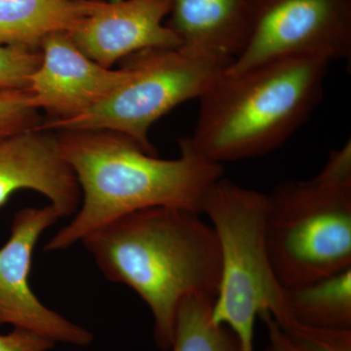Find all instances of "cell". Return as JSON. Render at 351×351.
<instances>
[{
    "mask_svg": "<svg viewBox=\"0 0 351 351\" xmlns=\"http://www.w3.org/2000/svg\"><path fill=\"white\" fill-rule=\"evenodd\" d=\"M331 62L301 55L225 73L198 99L189 142L221 165L276 151L320 103Z\"/></svg>",
    "mask_w": 351,
    "mask_h": 351,
    "instance_id": "3",
    "label": "cell"
},
{
    "mask_svg": "<svg viewBox=\"0 0 351 351\" xmlns=\"http://www.w3.org/2000/svg\"><path fill=\"white\" fill-rule=\"evenodd\" d=\"M282 330L307 351H351V329L308 326L293 320Z\"/></svg>",
    "mask_w": 351,
    "mask_h": 351,
    "instance_id": "18",
    "label": "cell"
},
{
    "mask_svg": "<svg viewBox=\"0 0 351 351\" xmlns=\"http://www.w3.org/2000/svg\"><path fill=\"white\" fill-rule=\"evenodd\" d=\"M126 59L130 77L110 96L75 119L43 122L38 130L117 132L156 154L149 142L151 127L184 101L198 100L234 61L184 46L143 50Z\"/></svg>",
    "mask_w": 351,
    "mask_h": 351,
    "instance_id": "6",
    "label": "cell"
},
{
    "mask_svg": "<svg viewBox=\"0 0 351 351\" xmlns=\"http://www.w3.org/2000/svg\"><path fill=\"white\" fill-rule=\"evenodd\" d=\"M169 0H86L84 15L69 32L78 48L104 68L152 48H178L179 36L164 23Z\"/></svg>",
    "mask_w": 351,
    "mask_h": 351,
    "instance_id": "10",
    "label": "cell"
},
{
    "mask_svg": "<svg viewBox=\"0 0 351 351\" xmlns=\"http://www.w3.org/2000/svg\"><path fill=\"white\" fill-rule=\"evenodd\" d=\"M29 100L27 88L0 90V138L36 130L43 123L38 110L32 107Z\"/></svg>",
    "mask_w": 351,
    "mask_h": 351,
    "instance_id": "16",
    "label": "cell"
},
{
    "mask_svg": "<svg viewBox=\"0 0 351 351\" xmlns=\"http://www.w3.org/2000/svg\"><path fill=\"white\" fill-rule=\"evenodd\" d=\"M301 55L350 60L351 0H255L248 43L226 73Z\"/></svg>",
    "mask_w": 351,
    "mask_h": 351,
    "instance_id": "7",
    "label": "cell"
},
{
    "mask_svg": "<svg viewBox=\"0 0 351 351\" xmlns=\"http://www.w3.org/2000/svg\"><path fill=\"white\" fill-rule=\"evenodd\" d=\"M258 317L262 318V320L265 322V327H267V351H307L304 346H302L291 338V337H289L279 327V325L270 316L269 313H262Z\"/></svg>",
    "mask_w": 351,
    "mask_h": 351,
    "instance_id": "20",
    "label": "cell"
},
{
    "mask_svg": "<svg viewBox=\"0 0 351 351\" xmlns=\"http://www.w3.org/2000/svg\"><path fill=\"white\" fill-rule=\"evenodd\" d=\"M293 319L308 326L351 329V267L313 282L284 288Z\"/></svg>",
    "mask_w": 351,
    "mask_h": 351,
    "instance_id": "14",
    "label": "cell"
},
{
    "mask_svg": "<svg viewBox=\"0 0 351 351\" xmlns=\"http://www.w3.org/2000/svg\"><path fill=\"white\" fill-rule=\"evenodd\" d=\"M55 345L51 339L23 328L0 335V351H50Z\"/></svg>",
    "mask_w": 351,
    "mask_h": 351,
    "instance_id": "19",
    "label": "cell"
},
{
    "mask_svg": "<svg viewBox=\"0 0 351 351\" xmlns=\"http://www.w3.org/2000/svg\"><path fill=\"white\" fill-rule=\"evenodd\" d=\"M43 61L40 50L0 45V90L25 89Z\"/></svg>",
    "mask_w": 351,
    "mask_h": 351,
    "instance_id": "17",
    "label": "cell"
},
{
    "mask_svg": "<svg viewBox=\"0 0 351 351\" xmlns=\"http://www.w3.org/2000/svg\"><path fill=\"white\" fill-rule=\"evenodd\" d=\"M267 208V195L221 177L207 191L201 209L221 250V280L212 318L234 332L242 351H255V324L261 314L269 313L280 328L294 320L269 260Z\"/></svg>",
    "mask_w": 351,
    "mask_h": 351,
    "instance_id": "5",
    "label": "cell"
},
{
    "mask_svg": "<svg viewBox=\"0 0 351 351\" xmlns=\"http://www.w3.org/2000/svg\"><path fill=\"white\" fill-rule=\"evenodd\" d=\"M22 189L45 196L63 218L80 209L77 179L49 131L36 129L0 138V208Z\"/></svg>",
    "mask_w": 351,
    "mask_h": 351,
    "instance_id": "11",
    "label": "cell"
},
{
    "mask_svg": "<svg viewBox=\"0 0 351 351\" xmlns=\"http://www.w3.org/2000/svg\"><path fill=\"white\" fill-rule=\"evenodd\" d=\"M265 239L283 288L351 267L350 141L311 179L284 182L267 195Z\"/></svg>",
    "mask_w": 351,
    "mask_h": 351,
    "instance_id": "4",
    "label": "cell"
},
{
    "mask_svg": "<svg viewBox=\"0 0 351 351\" xmlns=\"http://www.w3.org/2000/svg\"><path fill=\"white\" fill-rule=\"evenodd\" d=\"M201 215L181 208H147L113 219L82 241L108 280L128 286L149 307L154 343L161 350L172 348L184 299H215L218 293L219 240Z\"/></svg>",
    "mask_w": 351,
    "mask_h": 351,
    "instance_id": "1",
    "label": "cell"
},
{
    "mask_svg": "<svg viewBox=\"0 0 351 351\" xmlns=\"http://www.w3.org/2000/svg\"><path fill=\"white\" fill-rule=\"evenodd\" d=\"M62 218L51 204L23 208L14 214L10 235L0 248V327L23 328L55 343L84 348L93 343L94 335L44 306L29 285L39 237Z\"/></svg>",
    "mask_w": 351,
    "mask_h": 351,
    "instance_id": "8",
    "label": "cell"
},
{
    "mask_svg": "<svg viewBox=\"0 0 351 351\" xmlns=\"http://www.w3.org/2000/svg\"><path fill=\"white\" fill-rule=\"evenodd\" d=\"M58 147L82 191L80 209L45 244L46 252L66 250L113 219L138 210L174 207L201 213L209 189L223 167L200 156L189 138L180 156L161 159L123 134L108 130H62Z\"/></svg>",
    "mask_w": 351,
    "mask_h": 351,
    "instance_id": "2",
    "label": "cell"
},
{
    "mask_svg": "<svg viewBox=\"0 0 351 351\" xmlns=\"http://www.w3.org/2000/svg\"><path fill=\"white\" fill-rule=\"evenodd\" d=\"M86 0H0V45L40 50L54 34H69L85 12Z\"/></svg>",
    "mask_w": 351,
    "mask_h": 351,
    "instance_id": "13",
    "label": "cell"
},
{
    "mask_svg": "<svg viewBox=\"0 0 351 351\" xmlns=\"http://www.w3.org/2000/svg\"><path fill=\"white\" fill-rule=\"evenodd\" d=\"M168 27L189 49L233 59L250 36L255 0H169Z\"/></svg>",
    "mask_w": 351,
    "mask_h": 351,
    "instance_id": "12",
    "label": "cell"
},
{
    "mask_svg": "<svg viewBox=\"0 0 351 351\" xmlns=\"http://www.w3.org/2000/svg\"><path fill=\"white\" fill-rule=\"evenodd\" d=\"M108 1L117 2V1H121V0H108Z\"/></svg>",
    "mask_w": 351,
    "mask_h": 351,
    "instance_id": "21",
    "label": "cell"
},
{
    "mask_svg": "<svg viewBox=\"0 0 351 351\" xmlns=\"http://www.w3.org/2000/svg\"><path fill=\"white\" fill-rule=\"evenodd\" d=\"M214 298L189 295L180 304L171 351H242L230 328L212 318Z\"/></svg>",
    "mask_w": 351,
    "mask_h": 351,
    "instance_id": "15",
    "label": "cell"
},
{
    "mask_svg": "<svg viewBox=\"0 0 351 351\" xmlns=\"http://www.w3.org/2000/svg\"><path fill=\"white\" fill-rule=\"evenodd\" d=\"M43 61L32 75L31 106L50 120L75 119L107 99L130 77L128 66L104 68L87 57L68 34H51L40 45Z\"/></svg>",
    "mask_w": 351,
    "mask_h": 351,
    "instance_id": "9",
    "label": "cell"
}]
</instances>
